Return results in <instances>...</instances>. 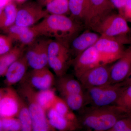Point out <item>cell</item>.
Here are the masks:
<instances>
[{
    "instance_id": "cell-1",
    "label": "cell",
    "mask_w": 131,
    "mask_h": 131,
    "mask_svg": "<svg viewBox=\"0 0 131 131\" xmlns=\"http://www.w3.org/2000/svg\"><path fill=\"white\" fill-rule=\"evenodd\" d=\"M82 24L64 15L49 14L32 27L39 36L54 38L70 45L80 34L84 26Z\"/></svg>"
},
{
    "instance_id": "cell-2",
    "label": "cell",
    "mask_w": 131,
    "mask_h": 131,
    "mask_svg": "<svg viewBox=\"0 0 131 131\" xmlns=\"http://www.w3.org/2000/svg\"><path fill=\"white\" fill-rule=\"evenodd\" d=\"M85 106L79 119L81 125L95 131H109L122 118L128 115L116 105Z\"/></svg>"
},
{
    "instance_id": "cell-3",
    "label": "cell",
    "mask_w": 131,
    "mask_h": 131,
    "mask_svg": "<svg viewBox=\"0 0 131 131\" xmlns=\"http://www.w3.org/2000/svg\"><path fill=\"white\" fill-rule=\"evenodd\" d=\"M125 87L122 82L92 87L84 91L85 106L115 105Z\"/></svg>"
},
{
    "instance_id": "cell-4",
    "label": "cell",
    "mask_w": 131,
    "mask_h": 131,
    "mask_svg": "<svg viewBox=\"0 0 131 131\" xmlns=\"http://www.w3.org/2000/svg\"><path fill=\"white\" fill-rule=\"evenodd\" d=\"M125 44H131V37L129 35L113 38L101 36L94 46L102 64H109L122 56L125 50Z\"/></svg>"
},
{
    "instance_id": "cell-5",
    "label": "cell",
    "mask_w": 131,
    "mask_h": 131,
    "mask_svg": "<svg viewBox=\"0 0 131 131\" xmlns=\"http://www.w3.org/2000/svg\"><path fill=\"white\" fill-rule=\"evenodd\" d=\"M34 90L27 82L23 83L19 89L20 94L25 99L28 106L32 121L33 131L56 130L49 124L46 113L35 100Z\"/></svg>"
},
{
    "instance_id": "cell-6",
    "label": "cell",
    "mask_w": 131,
    "mask_h": 131,
    "mask_svg": "<svg viewBox=\"0 0 131 131\" xmlns=\"http://www.w3.org/2000/svg\"><path fill=\"white\" fill-rule=\"evenodd\" d=\"M69 45L51 39L48 47V65L58 77L66 74L70 62Z\"/></svg>"
},
{
    "instance_id": "cell-7",
    "label": "cell",
    "mask_w": 131,
    "mask_h": 131,
    "mask_svg": "<svg viewBox=\"0 0 131 131\" xmlns=\"http://www.w3.org/2000/svg\"><path fill=\"white\" fill-rule=\"evenodd\" d=\"M128 22L118 13H112L101 21L94 31L101 36L117 37L129 35L130 27Z\"/></svg>"
},
{
    "instance_id": "cell-8",
    "label": "cell",
    "mask_w": 131,
    "mask_h": 131,
    "mask_svg": "<svg viewBox=\"0 0 131 131\" xmlns=\"http://www.w3.org/2000/svg\"><path fill=\"white\" fill-rule=\"evenodd\" d=\"M51 39L38 37L28 46L25 56L28 65L34 69H41L48 65V47Z\"/></svg>"
},
{
    "instance_id": "cell-9",
    "label": "cell",
    "mask_w": 131,
    "mask_h": 131,
    "mask_svg": "<svg viewBox=\"0 0 131 131\" xmlns=\"http://www.w3.org/2000/svg\"><path fill=\"white\" fill-rule=\"evenodd\" d=\"M89 1V8L83 25L86 29L94 31L101 21L115 8L110 0Z\"/></svg>"
},
{
    "instance_id": "cell-10",
    "label": "cell",
    "mask_w": 131,
    "mask_h": 131,
    "mask_svg": "<svg viewBox=\"0 0 131 131\" xmlns=\"http://www.w3.org/2000/svg\"><path fill=\"white\" fill-rule=\"evenodd\" d=\"M49 14L38 3L27 2L18 8L15 24L21 26L30 27Z\"/></svg>"
},
{
    "instance_id": "cell-11",
    "label": "cell",
    "mask_w": 131,
    "mask_h": 131,
    "mask_svg": "<svg viewBox=\"0 0 131 131\" xmlns=\"http://www.w3.org/2000/svg\"><path fill=\"white\" fill-rule=\"evenodd\" d=\"M102 64L91 68L77 77L84 90L92 87L111 83L110 71L112 65Z\"/></svg>"
},
{
    "instance_id": "cell-12",
    "label": "cell",
    "mask_w": 131,
    "mask_h": 131,
    "mask_svg": "<svg viewBox=\"0 0 131 131\" xmlns=\"http://www.w3.org/2000/svg\"><path fill=\"white\" fill-rule=\"evenodd\" d=\"M21 98L12 88L1 89L0 102V117H17L20 109Z\"/></svg>"
},
{
    "instance_id": "cell-13",
    "label": "cell",
    "mask_w": 131,
    "mask_h": 131,
    "mask_svg": "<svg viewBox=\"0 0 131 131\" xmlns=\"http://www.w3.org/2000/svg\"><path fill=\"white\" fill-rule=\"evenodd\" d=\"M73 63L77 78L86 71L102 64L100 57L94 45L75 57Z\"/></svg>"
},
{
    "instance_id": "cell-14",
    "label": "cell",
    "mask_w": 131,
    "mask_h": 131,
    "mask_svg": "<svg viewBox=\"0 0 131 131\" xmlns=\"http://www.w3.org/2000/svg\"><path fill=\"white\" fill-rule=\"evenodd\" d=\"M112 65L110 71L111 83L123 82L131 69V44L125 49L122 56Z\"/></svg>"
},
{
    "instance_id": "cell-15",
    "label": "cell",
    "mask_w": 131,
    "mask_h": 131,
    "mask_svg": "<svg viewBox=\"0 0 131 131\" xmlns=\"http://www.w3.org/2000/svg\"><path fill=\"white\" fill-rule=\"evenodd\" d=\"M100 37L96 32L86 29L78 34L71 42L70 48L71 53L73 52L76 57L88 48L94 45Z\"/></svg>"
},
{
    "instance_id": "cell-16",
    "label": "cell",
    "mask_w": 131,
    "mask_h": 131,
    "mask_svg": "<svg viewBox=\"0 0 131 131\" xmlns=\"http://www.w3.org/2000/svg\"><path fill=\"white\" fill-rule=\"evenodd\" d=\"M28 84L39 90L52 88L55 83L53 74L47 67L34 69L29 74Z\"/></svg>"
},
{
    "instance_id": "cell-17",
    "label": "cell",
    "mask_w": 131,
    "mask_h": 131,
    "mask_svg": "<svg viewBox=\"0 0 131 131\" xmlns=\"http://www.w3.org/2000/svg\"><path fill=\"white\" fill-rule=\"evenodd\" d=\"M46 117L49 124L54 129L61 131H73L81 127V123L68 119L59 114L52 107L47 110Z\"/></svg>"
},
{
    "instance_id": "cell-18",
    "label": "cell",
    "mask_w": 131,
    "mask_h": 131,
    "mask_svg": "<svg viewBox=\"0 0 131 131\" xmlns=\"http://www.w3.org/2000/svg\"><path fill=\"white\" fill-rule=\"evenodd\" d=\"M28 64L25 55L11 64L5 74V83L8 86L16 84L22 80L25 74Z\"/></svg>"
},
{
    "instance_id": "cell-19",
    "label": "cell",
    "mask_w": 131,
    "mask_h": 131,
    "mask_svg": "<svg viewBox=\"0 0 131 131\" xmlns=\"http://www.w3.org/2000/svg\"><path fill=\"white\" fill-rule=\"evenodd\" d=\"M58 77L56 86L62 96L66 95L84 93V89L78 80L66 74Z\"/></svg>"
},
{
    "instance_id": "cell-20",
    "label": "cell",
    "mask_w": 131,
    "mask_h": 131,
    "mask_svg": "<svg viewBox=\"0 0 131 131\" xmlns=\"http://www.w3.org/2000/svg\"><path fill=\"white\" fill-rule=\"evenodd\" d=\"M89 6V0H69L71 18L78 22L83 23Z\"/></svg>"
},
{
    "instance_id": "cell-21",
    "label": "cell",
    "mask_w": 131,
    "mask_h": 131,
    "mask_svg": "<svg viewBox=\"0 0 131 131\" xmlns=\"http://www.w3.org/2000/svg\"><path fill=\"white\" fill-rule=\"evenodd\" d=\"M18 8L12 2L7 5L0 15V30L4 31L15 24Z\"/></svg>"
},
{
    "instance_id": "cell-22",
    "label": "cell",
    "mask_w": 131,
    "mask_h": 131,
    "mask_svg": "<svg viewBox=\"0 0 131 131\" xmlns=\"http://www.w3.org/2000/svg\"><path fill=\"white\" fill-rule=\"evenodd\" d=\"M50 14L64 15L69 13V0H43L38 2Z\"/></svg>"
},
{
    "instance_id": "cell-23",
    "label": "cell",
    "mask_w": 131,
    "mask_h": 131,
    "mask_svg": "<svg viewBox=\"0 0 131 131\" xmlns=\"http://www.w3.org/2000/svg\"><path fill=\"white\" fill-rule=\"evenodd\" d=\"M34 95L36 100L46 113L52 107L57 96L52 88L38 91L34 90Z\"/></svg>"
},
{
    "instance_id": "cell-24",
    "label": "cell",
    "mask_w": 131,
    "mask_h": 131,
    "mask_svg": "<svg viewBox=\"0 0 131 131\" xmlns=\"http://www.w3.org/2000/svg\"><path fill=\"white\" fill-rule=\"evenodd\" d=\"M51 107L59 114L68 119L74 122H80L79 118L77 117L73 110L69 107L63 98L57 96Z\"/></svg>"
},
{
    "instance_id": "cell-25",
    "label": "cell",
    "mask_w": 131,
    "mask_h": 131,
    "mask_svg": "<svg viewBox=\"0 0 131 131\" xmlns=\"http://www.w3.org/2000/svg\"><path fill=\"white\" fill-rule=\"evenodd\" d=\"M25 47L23 45L20 44L13 47L7 53L0 56V62L8 68L9 66L24 55Z\"/></svg>"
},
{
    "instance_id": "cell-26",
    "label": "cell",
    "mask_w": 131,
    "mask_h": 131,
    "mask_svg": "<svg viewBox=\"0 0 131 131\" xmlns=\"http://www.w3.org/2000/svg\"><path fill=\"white\" fill-rule=\"evenodd\" d=\"M18 118L21 123V131H33L32 121L28 106L22 99Z\"/></svg>"
},
{
    "instance_id": "cell-27",
    "label": "cell",
    "mask_w": 131,
    "mask_h": 131,
    "mask_svg": "<svg viewBox=\"0 0 131 131\" xmlns=\"http://www.w3.org/2000/svg\"><path fill=\"white\" fill-rule=\"evenodd\" d=\"M62 97L69 107L73 111H81L85 107L84 93L66 95Z\"/></svg>"
},
{
    "instance_id": "cell-28",
    "label": "cell",
    "mask_w": 131,
    "mask_h": 131,
    "mask_svg": "<svg viewBox=\"0 0 131 131\" xmlns=\"http://www.w3.org/2000/svg\"><path fill=\"white\" fill-rule=\"evenodd\" d=\"M115 105L128 114L131 113V85L126 87Z\"/></svg>"
},
{
    "instance_id": "cell-29",
    "label": "cell",
    "mask_w": 131,
    "mask_h": 131,
    "mask_svg": "<svg viewBox=\"0 0 131 131\" xmlns=\"http://www.w3.org/2000/svg\"><path fill=\"white\" fill-rule=\"evenodd\" d=\"M16 117L1 118L3 130L21 131V125L19 119Z\"/></svg>"
},
{
    "instance_id": "cell-30",
    "label": "cell",
    "mask_w": 131,
    "mask_h": 131,
    "mask_svg": "<svg viewBox=\"0 0 131 131\" xmlns=\"http://www.w3.org/2000/svg\"><path fill=\"white\" fill-rule=\"evenodd\" d=\"M109 131H131V113L119 120Z\"/></svg>"
},
{
    "instance_id": "cell-31",
    "label": "cell",
    "mask_w": 131,
    "mask_h": 131,
    "mask_svg": "<svg viewBox=\"0 0 131 131\" xmlns=\"http://www.w3.org/2000/svg\"><path fill=\"white\" fill-rule=\"evenodd\" d=\"M13 40L8 36L0 35V56L7 53L13 48Z\"/></svg>"
},
{
    "instance_id": "cell-32",
    "label": "cell",
    "mask_w": 131,
    "mask_h": 131,
    "mask_svg": "<svg viewBox=\"0 0 131 131\" xmlns=\"http://www.w3.org/2000/svg\"><path fill=\"white\" fill-rule=\"evenodd\" d=\"M118 13L123 16L127 22L131 23V0H128L123 9Z\"/></svg>"
},
{
    "instance_id": "cell-33",
    "label": "cell",
    "mask_w": 131,
    "mask_h": 131,
    "mask_svg": "<svg viewBox=\"0 0 131 131\" xmlns=\"http://www.w3.org/2000/svg\"><path fill=\"white\" fill-rule=\"evenodd\" d=\"M115 8L120 12L126 5L128 0H110Z\"/></svg>"
},
{
    "instance_id": "cell-34",
    "label": "cell",
    "mask_w": 131,
    "mask_h": 131,
    "mask_svg": "<svg viewBox=\"0 0 131 131\" xmlns=\"http://www.w3.org/2000/svg\"><path fill=\"white\" fill-rule=\"evenodd\" d=\"M8 67L0 62V77L5 76Z\"/></svg>"
},
{
    "instance_id": "cell-35",
    "label": "cell",
    "mask_w": 131,
    "mask_h": 131,
    "mask_svg": "<svg viewBox=\"0 0 131 131\" xmlns=\"http://www.w3.org/2000/svg\"><path fill=\"white\" fill-rule=\"evenodd\" d=\"M11 2H12V0H0V8L3 9L7 5Z\"/></svg>"
},
{
    "instance_id": "cell-36",
    "label": "cell",
    "mask_w": 131,
    "mask_h": 131,
    "mask_svg": "<svg viewBox=\"0 0 131 131\" xmlns=\"http://www.w3.org/2000/svg\"><path fill=\"white\" fill-rule=\"evenodd\" d=\"M125 87L131 85V77L125 79L123 82H121Z\"/></svg>"
},
{
    "instance_id": "cell-37",
    "label": "cell",
    "mask_w": 131,
    "mask_h": 131,
    "mask_svg": "<svg viewBox=\"0 0 131 131\" xmlns=\"http://www.w3.org/2000/svg\"><path fill=\"white\" fill-rule=\"evenodd\" d=\"M1 131L3 130L2 120L1 118L0 117V131Z\"/></svg>"
},
{
    "instance_id": "cell-38",
    "label": "cell",
    "mask_w": 131,
    "mask_h": 131,
    "mask_svg": "<svg viewBox=\"0 0 131 131\" xmlns=\"http://www.w3.org/2000/svg\"><path fill=\"white\" fill-rule=\"evenodd\" d=\"M16 2L18 3H22L25 2L27 0H15Z\"/></svg>"
},
{
    "instance_id": "cell-39",
    "label": "cell",
    "mask_w": 131,
    "mask_h": 131,
    "mask_svg": "<svg viewBox=\"0 0 131 131\" xmlns=\"http://www.w3.org/2000/svg\"><path fill=\"white\" fill-rule=\"evenodd\" d=\"M1 89H0V102H1Z\"/></svg>"
},
{
    "instance_id": "cell-40",
    "label": "cell",
    "mask_w": 131,
    "mask_h": 131,
    "mask_svg": "<svg viewBox=\"0 0 131 131\" xmlns=\"http://www.w3.org/2000/svg\"><path fill=\"white\" fill-rule=\"evenodd\" d=\"M129 35L131 37V27H130V32H129Z\"/></svg>"
},
{
    "instance_id": "cell-41",
    "label": "cell",
    "mask_w": 131,
    "mask_h": 131,
    "mask_svg": "<svg viewBox=\"0 0 131 131\" xmlns=\"http://www.w3.org/2000/svg\"><path fill=\"white\" fill-rule=\"evenodd\" d=\"M3 9H1V8H0V15H1V13H2V12Z\"/></svg>"
},
{
    "instance_id": "cell-42",
    "label": "cell",
    "mask_w": 131,
    "mask_h": 131,
    "mask_svg": "<svg viewBox=\"0 0 131 131\" xmlns=\"http://www.w3.org/2000/svg\"><path fill=\"white\" fill-rule=\"evenodd\" d=\"M43 1V0H38V2H40L42 1Z\"/></svg>"
}]
</instances>
